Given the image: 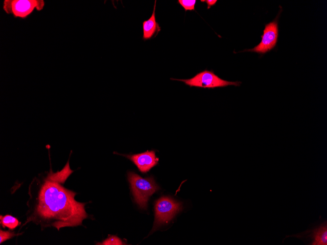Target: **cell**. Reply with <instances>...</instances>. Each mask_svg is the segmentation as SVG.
<instances>
[{
	"label": "cell",
	"instance_id": "6da1fadb",
	"mask_svg": "<svg viewBox=\"0 0 327 245\" xmlns=\"http://www.w3.org/2000/svg\"><path fill=\"white\" fill-rule=\"evenodd\" d=\"M73 172L69 159L61 171L53 172L50 168L46 174L33 178L28 186L26 220L21 228L29 223L42 230L54 227L59 230L82 224L88 217L86 203L76 201V193L64 186Z\"/></svg>",
	"mask_w": 327,
	"mask_h": 245
},
{
	"label": "cell",
	"instance_id": "7a4b0ae2",
	"mask_svg": "<svg viewBox=\"0 0 327 245\" xmlns=\"http://www.w3.org/2000/svg\"><path fill=\"white\" fill-rule=\"evenodd\" d=\"M128 178L135 201L142 209H146L149 197L159 189L152 177L142 178L133 172H129Z\"/></svg>",
	"mask_w": 327,
	"mask_h": 245
},
{
	"label": "cell",
	"instance_id": "3957f363",
	"mask_svg": "<svg viewBox=\"0 0 327 245\" xmlns=\"http://www.w3.org/2000/svg\"><path fill=\"white\" fill-rule=\"evenodd\" d=\"M184 82L189 87H196L202 88L214 89L218 87H224L228 86H239L241 82H231L223 80L216 75L212 71L207 69L198 73L194 77L187 79H178L171 78Z\"/></svg>",
	"mask_w": 327,
	"mask_h": 245
},
{
	"label": "cell",
	"instance_id": "277c9868",
	"mask_svg": "<svg viewBox=\"0 0 327 245\" xmlns=\"http://www.w3.org/2000/svg\"><path fill=\"white\" fill-rule=\"evenodd\" d=\"M45 5L43 0H4L2 8L7 14L15 18L25 19L34 10H42Z\"/></svg>",
	"mask_w": 327,
	"mask_h": 245
},
{
	"label": "cell",
	"instance_id": "5b68a950",
	"mask_svg": "<svg viewBox=\"0 0 327 245\" xmlns=\"http://www.w3.org/2000/svg\"><path fill=\"white\" fill-rule=\"evenodd\" d=\"M181 204L170 198L162 197L155 203V227L168 222L181 209Z\"/></svg>",
	"mask_w": 327,
	"mask_h": 245
},
{
	"label": "cell",
	"instance_id": "8992f818",
	"mask_svg": "<svg viewBox=\"0 0 327 245\" xmlns=\"http://www.w3.org/2000/svg\"><path fill=\"white\" fill-rule=\"evenodd\" d=\"M278 23L275 20L265 25L261 40L260 43L254 48L243 51L255 52L264 54L273 49L276 46L278 38Z\"/></svg>",
	"mask_w": 327,
	"mask_h": 245
},
{
	"label": "cell",
	"instance_id": "52a82bcc",
	"mask_svg": "<svg viewBox=\"0 0 327 245\" xmlns=\"http://www.w3.org/2000/svg\"><path fill=\"white\" fill-rule=\"evenodd\" d=\"M133 161L140 171L146 173L156 166L159 161L154 151H147L140 154L132 155H121Z\"/></svg>",
	"mask_w": 327,
	"mask_h": 245
},
{
	"label": "cell",
	"instance_id": "ba28073f",
	"mask_svg": "<svg viewBox=\"0 0 327 245\" xmlns=\"http://www.w3.org/2000/svg\"><path fill=\"white\" fill-rule=\"evenodd\" d=\"M156 1V0H155L153 11L151 16L149 19L144 21L142 22V40L144 41L149 40L153 37H156L161 29V27L156 20L155 10Z\"/></svg>",
	"mask_w": 327,
	"mask_h": 245
},
{
	"label": "cell",
	"instance_id": "9c48e42d",
	"mask_svg": "<svg viewBox=\"0 0 327 245\" xmlns=\"http://www.w3.org/2000/svg\"><path fill=\"white\" fill-rule=\"evenodd\" d=\"M307 232L310 233L307 237L312 240V242L309 245H327V224L326 222L313 229L308 230Z\"/></svg>",
	"mask_w": 327,
	"mask_h": 245
},
{
	"label": "cell",
	"instance_id": "30bf717a",
	"mask_svg": "<svg viewBox=\"0 0 327 245\" xmlns=\"http://www.w3.org/2000/svg\"><path fill=\"white\" fill-rule=\"evenodd\" d=\"M0 220L2 227H7L9 230H13L21 224V223L16 217L10 215H0Z\"/></svg>",
	"mask_w": 327,
	"mask_h": 245
},
{
	"label": "cell",
	"instance_id": "8fae6325",
	"mask_svg": "<svg viewBox=\"0 0 327 245\" xmlns=\"http://www.w3.org/2000/svg\"><path fill=\"white\" fill-rule=\"evenodd\" d=\"M101 245H124L121 240L116 236H110L101 243H97Z\"/></svg>",
	"mask_w": 327,
	"mask_h": 245
},
{
	"label": "cell",
	"instance_id": "7c38bea8",
	"mask_svg": "<svg viewBox=\"0 0 327 245\" xmlns=\"http://www.w3.org/2000/svg\"><path fill=\"white\" fill-rule=\"evenodd\" d=\"M21 233H16L14 232L11 231L10 230L4 231L2 230L1 228L0 229V244H1L2 243L5 241L10 239L14 237L17 236L18 235H21Z\"/></svg>",
	"mask_w": 327,
	"mask_h": 245
},
{
	"label": "cell",
	"instance_id": "4fadbf2b",
	"mask_svg": "<svg viewBox=\"0 0 327 245\" xmlns=\"http://www.w3.org/2000/svg\"><path fill=\"white\" fill-rule=\"evenodd\" d=\"M196 2V0H178V3H179L185 9V11L189 10L193 11L195 10V5Z\"/></svg>",
	"mask_w": 327,
	"mask_h": 245
},
{
	"label": "cell",
	"instance_id": "5bb4252c",
	"mask_svg": "<svg viewBox=\"0 0 327 245\" xmlns=\"http://www.w3.org/2000/svg\"><path fill=\"white\" fill-rule=\"evenodd\" d=\"M201 1L203 2H206L208 5V9H209L212 6H213L217 2V0H201Z\"/></svg>",
	"mask_w": 327,
	"mask_h": 245
}]
</instances>
